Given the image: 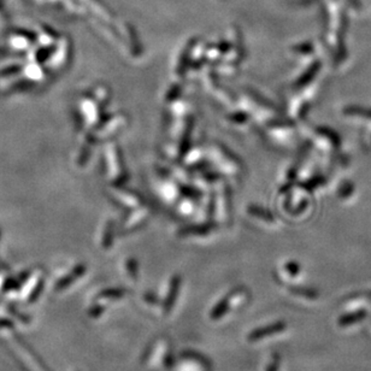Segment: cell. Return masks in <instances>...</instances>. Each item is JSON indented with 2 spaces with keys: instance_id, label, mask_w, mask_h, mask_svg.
<instances>
[{
  "instance_id": "6da1fadb",
  "label": "cell",
  "mask_w": 371,
  "mask_h": 371,
  "mask_svg": "<svg viewBox=\"0 0 371 371\" xmlns=\"http://www.w3.org/2000/svg\"><path fill=\"white\" fill-rule=\"evenodd\" d=\"M346 114L353 115V116H360V117L364 118H370L371 120V110H366V108H360V107H348L346 110Z\"/></svg>"
}]
</instances>
